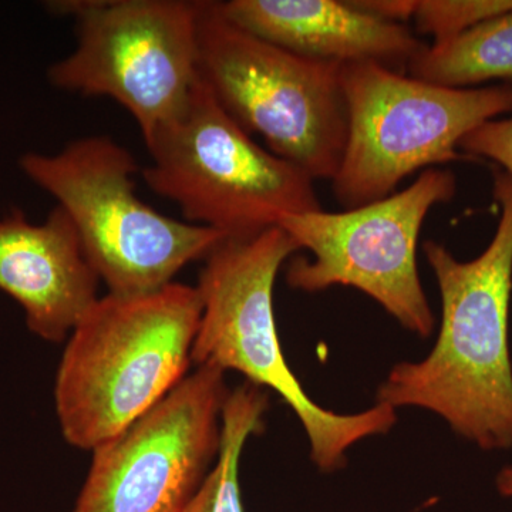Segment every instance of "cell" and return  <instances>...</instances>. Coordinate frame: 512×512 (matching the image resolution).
<instances>
[{
  "instance_id": "obj_1",
  "label": "cell",
  "mask_w": 512,
  "mask_h": 512,
  "mask_svg": "<svg viewBox=\"0 0 512 512\" xmlns=\"http://www.w3.org/2000/svg\"><path fill=\"white\" fill-rule=\"evenodd\" d=\"M500 220L483 254L460 261L440 242H424L436 276L441 323L433 350L400 362L377 387L376 403L414 407L443 419L483 451L512 448V177L493 168Z\"/></svg>"
},
{
  "instance_id": "obj_2",
  "label": "cell",
  "mask_w": 512,
  "mask_h": 512,
  "mask_svg": "<svg viewBox=\"0 0 512 512\" xmlns=\"http://www.w3.org/2000/svg\"><path fill=\"white\" fill-rule=\"evenodd\" d=\"M202 303L195 286L107 293L67 338L55 409L67 444L93 451L165 399L192 365Z\"/></svg>"
},
{
  "instance_id": "obj_3",
  "label": "cell",
  "mask_w": 512,
  "mask_h": 512,
  "mask_svg": "<svg viewBox=\"0 0 512 512\" xmlns=\"http://www.w3.org/2000/svg\"><path fill=\"white\" fill-rule=\"evenodd\" d=\"M301 248L279 227L252 237L225 238L204 259L198 284L202 312L192 365L234 370L247 382L274 390L301 421L311 460L322 473L342 470L350 447L396 426L386 404L339 414L313 402L286 363L274 311L282 265Z\"/></svg>"
},
{
  "instance_id": "obj_4",
  "label": "cell",
  "mask_w": 512,
  "mask_h": 512,
  "mask_svg": "<svg viewBox=\"0 0 512 512\" xmlns=\"http://www.w3.org/2000/svg\"><path fill=\"white\" fill-rule=\"evenodd\" d=\"M19 167L73 222L107 293L160 291L227 238L167 217L141 200L134 181L137 160L113 138L84 137L59 153H26Z\"/></svg>"
},
{
  "instance_id": "obj_5",
  "label": "cell",
  "mask_w": 512,
  "mask_h": 512,
  "mask_svg": "<svg viewBox=\"0 0 512 512\" xmlns=\"http://www.w3.org/2000/svg\"><path fill=\"white\" fill-rule=\"evenodd\" d=\"M151 164L141 170L184 221L227 238L278 227L289 214L322 210L315 181L259 146L218 103L201 77L183 109L144 140Z\"/></svg>"
},
{
  "instance_id": "obj_6",
  "label": "cell",
  "mask_w": 512,
  "mask_h": 512,
  "mask_svg": "<svg viewBox=\"0 0 512 512\" xmlns=\"http://www.w3.org/2000/svg\"><path fill=\"white\" fill-rule=\"evenodd\" d=\"M342 66L272 45L200 0L202 82L239 126L313 181L335 178L348 140Z\"/></svg>"
},
{
  "instance_id": "obj_7",
  "label": "cell",
  "mask_w": 512,
  "mask_h": 512,
  "mask_svg": "<svg viewBox=\"0 0 512 512\" xmlns=\"http://www.w3.org/2000/svg\"><path fill=\"white\" fill-rule=\"evenodd\" d=\"M348 140L333 194L343 210L394 194L404 178L467 160L460 143L512 114V84L453 89L372 62L342 66Z\"/></svg>"
},
{
  "instance_id": "obj_8",
  "label": "cell",
  "mask_w": 512,
  "mask_h": 512,
  "mask_svg": "<svg viewBox=\"0 0 512 512\" xmlns=\"http://www.w3.org/2000/svg\"><path fill=\"white\" fill-rule=\"evenodd\" d=\"M76 49L47 70L56 89L109 97L133 116L144 140L173 119L198 72L200 0H62Z\"/></svg>"
},
{
  "instance_id": "obj_9",
  "label": "cell",
  "mask_w": 512,
  "mask_h": 512,
  "mask_svg": "<svg viewBox=\"0 0 512 512\" xmlns=\"http://www.w3.org/2000/svg\"><path fill=\"white\" fill-rule=\"evenodd\" d=\"M456 194L453 171L429 168L406 190L362 207L285 215L278 227L311 254L292 259L286 282L306 293L356 288L404 329L429 338L436 319L421 285L417 245L431 208Z\"/></svg>"
},
{
  "instance_id": "obj_10",
  "label": "cell",
  "mask_w": 512,
  "mask_h": 512,
  "mask_svg": "<svg viewBox=\"0 0 512 512\" xmlns=\"http://www.w3.org/2000/svg\"><path fill=\"white\" fill-rule=\"evenodd\" d=\"M227 373L198 366L116 437L92 451L72 512H185L220 454Z\"/></svg>"
},
{
  "instance_id": "obj_11",
  "label": "cell",
  "mask_w": 512,
  "mask_h": 512,
  "mask_svg": "<svg viewBox=\"0 0 512 512\" xmlns=\"http://www.w3.org/2000/svg\"><path fill=\"white\" fill-rule=\"evenodd\" d=\"M100 278L73 222L60 207L30 222L13 210L0 218V291L18 302L37 338H69L99 295Z\"/></svg>"
},
{
  "instance_id": "obj_12",
  "label": "cell",
  "mask_w": 512,
  "mask_h": 512,
  "mask_svg": "<svg viewBox=\"0 0 512 512\" xmlns=\"http://www.w3.org/2000/svg\"><path fill=\"white\" fill-rule=\"evenodd\" d=\"M218 5L239 28L320 62H372L406 73L424 47L406 25L370 16L352 0H228Z\"/></svg>"
},
{
  "instance_id": "obj_13",
  "label": "cell",
  "mask_w": 512,
  "mask_h": 512,
  "mask_svg": "<svg viewBox=\"0 0 512 512\" xmlns=\"http://www.w3.org/2000/svg\"><path fill=\"white\" fill-rule=\"evenodd\" d=\"M406 73L453 89L512 84V9L450 42L424 45Z\"/></svg>"
},
{
  "instance_id": "obj_14",
  "label": "cell",
  "mask_w": 512,
  "mask_h": 512,
  "mask_svg": "<svg viewBox=\"0 0 512 512\" xmlns=\"http://www.w3.org/2000/svg\"><path fill=\"white\" fill-rule=\"evenodd\" d=\"M269 397L264 389L244 383L229 393L222 412L217 463L185 512H244L239 463L245 444L265 429Z\"/></svg>"
},
{
  "instance_id": "obj_15",
  "label": "cell",
  "mask_w": 512,
  "mask_h": 512,
  "mask_svg": "<svg viewBox=\"0 0 512 512\" xmlns=\"http://www.w3.org/2000/svg\"><path fill=\"white\" fill-rule=\"evenodd\" d=\"M512 9V0H417L414 25L433 45L457 39Z\"/></svg>"
},
{
  "instance_id": "obj_16",
  "label": "cell",
  "mask_w": 512,
  "mask_h": 512,
  "mask_svg": "<svg viewBox=\"0 0 512 512\" xmlns=\"http://www.w3.org/2000/svg\"><path fill=\"white\" fill-rule=\"evenodd\" d=\"M460 151L470 160L487 158L512 177V116L481 124L461 140Z\"/></svg>"
},
{
  "instance_id": "obj_17",
  "label": "cell",
  "mask_w": 512,
  "mask_h": 512,
  "mask_svg": "<svg viewBox=\"0 0 512 512\" xmlns=\"http://www.w3.org/2000/svg\"><path fill=\"white\" fill-rule=\"evenodd\" d=\"M353 5L377 19L404 25L414 18L417 0H352Z\"/></svg>"
},
{
  "instance_id": "obj_18",
  "label": "cell",
  "mask_w": 512,
  "mask_h": 512,
  "mask_svg": "<svg viewBox=\"0 0 512 512\" xmlns=\"http://www.w3.org/2000/svg\"><path fill=\"white\" fill-rule=\"evenodd\" d=\"M495 487L504 498H512V466H505L498 471Z\"/></svg>"
}]
</instances>
